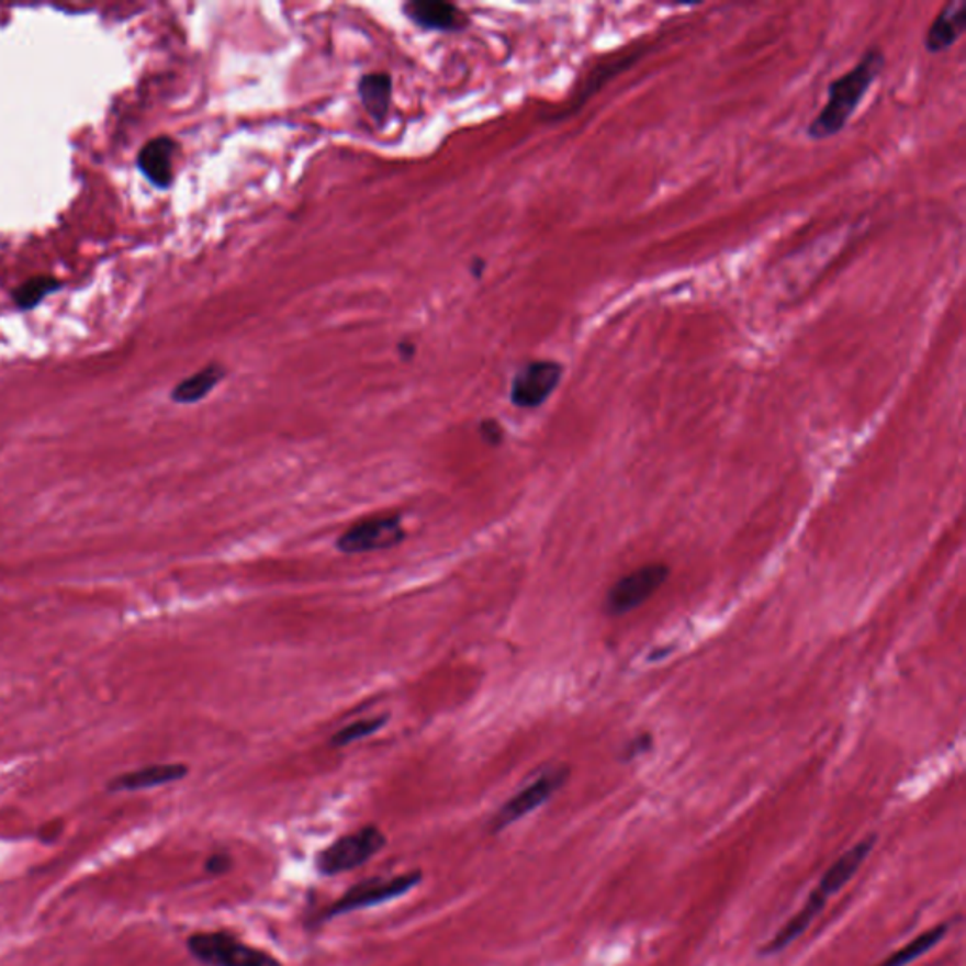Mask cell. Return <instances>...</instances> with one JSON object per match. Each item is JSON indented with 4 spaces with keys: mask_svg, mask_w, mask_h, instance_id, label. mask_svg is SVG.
I'll list each match as a JSON object with an SVG mask.
<instances>
[{
    "mask_svg": "<svg viewBox=\"0 0 966 966\" xmlns=\"http://www.w3.org/2000/svg\"><path fill=\"white\" fill-rule=\"evenodd\" d=\"M884 67H886V55L879 47L874 46L866 49L852 70L832 80L827 88L825 106L821 108V112L810 121L806 131L808 136L812 141H827L842 133L852 120V115L857 112L868 89L878 80Z\"/></svg>",
    "mask_w": 966,
    "mask_h": 966,
    "instance_id": "1",
    "label": "cell"
},
{
    "mask_svg": "<svg viewBox=\"0 0 966 966\" xmlns=\"http://www.w3.org/2000/svg\"><path fill=\"white\" fill-rule=\"evenodd\" d=\"M189 768L181 763H162V765H149L138 771L125 772L110 779L106 789L110 793L144 791L161 785L175 784L186 778Z\"/></svg>",
    "mask_w": 966,
    "mask_h": 966,
    "instance_id": "10",
    "label": "cell"
},
{
    "mask_svg": "<svg viewBox=\"0 0 966 966\" xmlns=\"http://www.w3.org/2000/svg\"><path fill=\"white\" fill-rule=\"evenodd\" d=\"M422 870H409V873L398 874L393 878L385 876H374V878L362 879L356 886L349 887L340 899L330 902L322 916L317 918V923H327V921L346 916V913L372 908V906L385 905L390 900L404 897L406 892L412 891L414 887L422 884Z\"/></svg>",
    "mask_w": 966,
    "mask_h": 966,
    "instance_id": "3",
    "label": "cell"
},
{
    "mask_svg": "<svg viewBox=\"0 0 966 966\" xmlns=\"http://www.w3.org/2000/svg\"><path fill=\"white\" fill-rule=\"evenodd\" d=\"M404 540L403 524L398 516L374 517L353 525L338 538L336 548L342 553H367L390 550Z\"/></svg>",
    "mask_w": 966,
    "mask_h": 966,
    "instance_id": "9",
    "label": "cell"
},
{
    "mask_svg": "<svg viewBox=\"0 0 966 966\" xmlns=\"http://www.w3.org/2000/svg\"><path fill=\"white\" fill-rule=\"evenodd\" d=\"M186 946L193 959L206 966H283L274 955L225 931L191 934Z\"/></svg>",
    "mask_w": 966,
    "mask_h": 966,
    "instance_id": "5",
    "label": "cell"
},
{
    "mask_svg": "<svg viewBox=\"0 0 966 966\" xmlns=\"http://www.w3.org/2000/svg\"><path fill=\"white\" fill-rule=\"evenodd\" d=\"M235 865V861L233 857L225 852L212 853L206 863H204V870L210 876H223V874L231 873V868Z\"/></svg>",
    "mask_w": 966,
    "mask_h": 966,
    "instance_id": "19",
    "label": "cell"
},
{
    "mask_svg": "<svg viewBox=\"0 0 966 966\" xmlns=\"http://www.w3.org/2000/svg\"><path fill=\"white\" fill-rule=\"evenodd\" d=\"M669 580V566L663 563L645 564L621 577L606 598V611L624 616L648 603Z\"/></svg>",
    "mask_w": 966,
    "mask_h": 966,
    "instance_id": "7",
    "label": "cell"
},
{
    "mask_svg": "<svg viewBox=\"0 0 966 966\" xmlns=\"http://www.w3.org/2000/svg\"><path fill=\"white\" fill-rule=\"evenodd\" d=\"M876 840H878L876 834H868L866 839L860 840L847 852L842 853L839 860L834 861L827 868V873L821 876L818 887L810 892L805 906L779 929L778 933L774 934L771 942H766L765 946L761 947L759 955H763V957L776 955V953L784 952L785 947L791 946L795 940L800 939L819 913L823 912L827 900L831 899L832 895H836L845 884L852 881L853 876L857 874L866 857L873 852Z\"/></svg>",
    "mask_w": 966,
    "mask_h": 966,
    "instance_id": "2",
    "label": "cell"
},
{
    "mask_svg": "<svg viewBox=\"0 0 966 966\" xmlns=\"http://www.w3.org/2000/svg\"><path fill=\"white\" fill-rule=\"evenodd\" d=\"M176 142L170 136H159L149 141L138 154V168L155 188L165 189L175 178Z\"/></svg>",
    "mask_w": 966,
    "mask_h": 966,
    "instance_id": "13",
    "label": "cell"
},
{
    "mask_svg": "<svg viewBox=\"0 0 966 966\" xmlns=\"http://www.w3.org/2000/svg\"><path fill=\"white\" fill-rule=\"evenodd\" d=\"M385 723H387V718H385V716H380V718L361 719V721L348 724V727H344V729L336 732L335 737L330 739V744L336 745V748L353 744V742H359V740L367 739V737H372V734L380 731Z\"/></svg>",
    "mask_w": 966,
    "mask_h": 966,
    "instance_id": "18",
    "label": "cell"
},
{
    "mask_svg": "<svg viewBox=\"0 0 966 966\" xmlns=\"http://www.w3.org/2000/svg\"><path fill=\"white\" fill-rule=\"evenodd\" d=\"M566 779H569V768H564V766L543 772L542 776H538L532 784L527 785L525 789L514 795L508 802H504L501 806V810L491 818L487 832L490 834H498L504 829L514 825L519 819H524L525 816L535 812L537 808L546 805L563 787Z\"/></svg>",
    "mask_w": 966,
    "mask_h": 966,
    "instance_id": "6",
    "label": "cell"
},
{
    "mask_svg": "<svg viewBox=\"0 0 966 966\" xmlns=\"http://www.w3.org/2000/svg\"><path fill=\"white\" fill-rule=\"evenodd\" d=\"M398 353H403L406 359H409V357L416 353V346L409 342L398 344Z\"/></svg>",
    "mask_w": 966,
    "mask_h": 966,
    "instance_id": "22",
    "label": "cell"
},
{
    "mask_svg": "<svg viewBox=\"0 0 966 966\" xmlns=\"http://www.w3.org/2000/svg\"><path fill=\"white\" fill-rule=\"evenodd\" d=\"M947 929H950V923H942V925L933 926V929H929L925 933H921L918 939H913L910 944H906L905 947H900L897 952L889 955L886 961H881L879 965L876 966H906L910 965L912 961L920 959L921 955H925L929 950H933L936 944H940L944 936L947 934Z\"/></svg>",
    "mask_w": 966,
    "mask_h": 966,
    "instance_id": "16",
    "label": "cell"
},
{
    "mask_svg": "<svg viewBox=\"0 0 966 966\" xmlns=\"http://www.w3.org/2000/svg\"><path fill=\"white\" fill-rule=\"evenodd\" d=\"M359 97L362 106L367 108L370 117L382 125L390 114L391 97H393V81L387 72H372L362 76L359 80Z\"/></svg>",
    "mask_w": 966,
    "mask_h": 966,
    "instance_id": "14",
    "label": "cell"
},
{
    "mask_svg": "<svg viewBox=\"0 0 966 966\" xmlns=\"http://www.w3.org/2000/svg\"><path fill=\"white\" fill-rule=\"evenodd\" d=\"M966 31V0H952L940 10L926 31L925 47L929 54H940L959 41Z\"/></svg>",
    "mask_w": 966,
    "mask_h": 966,
    "instance_id": "11",
    "label": "cell"
},
{
    "mask_svg": "<svg viewBox=\"0 0 966 966\" xmlns=\"http://www.w3.org/2000/svg\"><path fill=\"white\" fill-rule=\"evenodd\" d=\"M404 14L419 27L430 31H459L469 21L456 4L442 0H414L404 4Z\"/></svg>",
    "mask_w": 966,
    "mask_h": 966,
    "instance_id": "12",
    "label": "cell"
},
{
    "mask_svg": "<svg viewBox=\"0 0 966 966\" xmlns=\"http://www.w3.org/2000/svg\"><path fill=\"white\" fill-rule=\"evenodd\" d=\"M563 364L558 361H530L517 370L512 382L510 398L517 408H538L553 391L558 390L563 378Z\"/></svg>",
    "mask_w": 966,
    "mask_h": 966,
    "instance_id": "8",
    "label": "cell"
},
{
    "mask_svg": "<svg viewBox=\"0 0 966 966\" xmlns=\"http://www.w3.org/2000/svg\"><path fill=\"white\" fill-rule=\"evenodd\" d=\"M59 289V282L52 276H34L25 283H21L14 293V301L20 310H31L44 299Z\"/></svg>",
    "mask_w": 966,
    "mask_h": 966,
    "instance_id": "17",
    "label": "cell"
},
{
    "mask_svg": "<svg viewBox=\"0 0 966 966\" xmlns=\"http://www.w3.org/2000/svg\"><path fill=\"white\" fill-rule=\"evenodd\" d=\"M650 737H640V739H637L634 740V742H631V744L627 745V755H625V759L637 757L638 753L650 750Z\"/></svg>",
    "mask_w": 966,
    "mask_h": 966,
    "instance_id": "21",
    "label": "cell"
},
{
    "mask_svg": "<svg viewBox=\"0 0 966 966\" xmlns=\"http://www.w3.org/2000/svg\"><path fill=\"white\" fill-rule=\"evenodd\" d=\"M480 435H482L485 443H490V446H498V443L504 440V430L501 425H498L495 419H485L480 425Z\"/></svg>",
    "mask_w": 966,
    "mask_h": 966,
    "instance_id": "20",
    "label": "cell"
},
{
    "mask_svg": "<svg viewBox=\"0 0 966 966\" xmlns=\"http://www.w3.org/2000/svg\"><path fill=\"white\" fill-rule=\"evenodd\" d=\"M225 378V369L222 364H209L206 369L199 370L193 377L178 383L172 390V401L178 404H195L209 396L215 390V385Z\"/></svg>",
    "mask_w": 966,
    "mask_h": 966,
    "instance_id": "15",
    "label": "cell"
},
{
    "mask_svg": "<svg viewBox=\"0 0 966 966\" xmlns=\"http://www.w3.org/2000/svg\"><path fill=\"white\" fill-rule=\"evenodd\" d=\"M385 845L387 836L380 827L364 825L357 832L336 839L333 844L317 853L314 866L319 876H338L369 863Z\"/></svg>",
    "mask_w": 966,
    "mask_h": 966,
    "instance_id": "4",
    "label": "cell"
}]
</instances>
